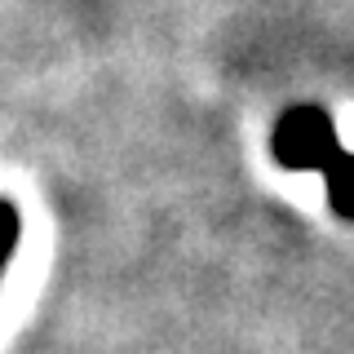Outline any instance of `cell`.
Listing matches in <instances>:
<instances>
[{"mask_svg":"<svg viewBox=\"0 0 354 354\" xmlns=\"http://www.w3.org/2000/svg\"><path fill=\"white\" fill-rule=\"evenodd\" d=\"M14 248H18V213H14V204H5V199H0V274H5Z\"/></svg>","mask_w":354,"mask_h":354,"instance_id":"cell-3","label":"cell"},{"mask_svg":"<svg viewBox=\"0 0 354 354\" xmlns=\"http://www.w3.org/2000/svg\"><path fill=\"white\" fill-rule=\"evenodd\" d=\"M319 177H324V186H328V204L337 208L346 221H354V155L341 151Z\"/></svg>","mask_w":354,"mask_h":354,"instance_id":"cell-2","label":"cell"},{"mask_svg":"<svg viewBox=\"0 0 354 354\" xmlns=\"http://www.w3.org/2000/svg\"><path fill=\"white\" fill-rule=\"evenodd\" d=\"M270 151L283 169L297 173H324L332 160L341 155L337 129H332V115L315 102H301L292 111H283L279 124L270 133Z\"/></svg>","mask_w":354,"mask_h":354,"instance_id":"cell-1","label":"cell"}]
</instances>
